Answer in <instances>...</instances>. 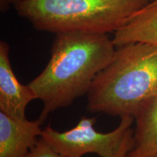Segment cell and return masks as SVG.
Wrapping results in <instances>:
<instances>
[{"label": "cell", "instance_id": "7a4b0ae2", "mask_svg": "<svg viewBox=\"0 0 157 157\" xmlns=\"http://www.w3.org/2000/svg\"><path fill=\"white\" fill-rule=\"evenodd\" d=\"M87 95L91 112L134 117L157 95V44L133 42L117 47Z\"/></svg>", "mask_w": 157, "mask_h": 157}, {"label": "cell", "instance_id": "5b68a950", "mask_svg": "<svg viewBox=\"0 0 157 157\" xmlns=\"http://www.w3.org/2000/svg\"><path fill=\"white\" fill-rule=\"evenodd\" d=\"M37 99L29 84L18 81L12 68L10 47L0 42V111L17 119H25V110L30 102Z\"/></svg>", "mask_w": 157, "mask_h": 157}, {"label": "cell", "instance_id": "52a82bcc", "mask_svg": "<svg viewBox=\"0 0 157 157\" xmlns=\"http://www.w3.org/2000/svg\"><path fill=\"white\" fill-rule=\"evenodd\" d=\"M133 117L134 144L127 157H147L157 151V95L143 104Z\"/></svg>", "mask_w": 157, "mask_h": 157}, {"label": "cell", "instance_id": "8fae6325", "mask_svg": "<svg viewBox=\"0 0 157 157\" xmlns=\"http://www.w3.org/2000/svg\"><path fill=\"white\" fill-rule=\"evenodd\" d=\"M22 0H0V10L2 13H5L12 6L15 7Z\"/></svg>", "mask_w": 157, "mask_h": 157}, {"label": "cell", "instance_id": "30bf717a", "mask_svg": "<svg viewBox=\"0 0 157 157\" xmlns=\"http://www.w3.org/2000/svg\"><path fill=\"white\" fill-rule=\"evenodd\" d=\"M133 133L134 130L131 127L124 137L120 148L114 157H127L129 152L132 149L134 141H133Z\"/></svg>", "mask_w": 157, "mask_h": 157}, {"label": "cell", "instance_id": "6da1fadb", "mask_svg": "<svg viewBox=\"0 0 157 157\" xmlns=\"http://www.w3.org/2000/svg\"><path fill=\"white\" fill-rule=\"evenodd\" d=\"M116 49L108 34H56L46 67L29 83L42 103L39 120L44 122L50 113L87 94L98 74L112 60Z\"/></svg>", "mask_w": 157, "mask_h": 157}, {"label": "cell", "instance_id": "4fadbf2b", "mask_svg": "<svg viewBox=\"0 0 157 157\" xmlns=\"http://www.w3.org/2000/svg\"><path fill=\"white\" fill-rule=\"evenodd\" d=\"M150 4H151V5H156V4H157V0H153V1Z\"/></svg>", "mask_w": 157, "mask_h": 157}, {"label": "cell", "instance_id": "7c38bea8", "mask_svg": "<svg viewBox=\"0 0 157 157\" xmlns=\"http://www.w3.org/2000/svg\"><path fill=\"white\" fill-rule=\"evenodd\" d=\"M147 157H157V151L155 153H154V154L149 155V156H147Z\"/></svg>", "mask_w": 157, "mask_h": 157}, {"label": "cell", "instance_id": "8992f818", "mask_svg": "<svg viewBox=\"0 0 157 157\" xmlns=\"http://www.w3.org/2000/svg\"><path fill=\"white\" fill-rule=\"evenodd\" d=\"M42 121L17 119L0 112V157H25L41 137Z\"/></svg>", "mask_w": 157, "mask_h": 157}, {"label": "cell", "instance_id": "277c9868", "mask_svg": "<svg viewBox=\"0 0 157 157\" xmlns=\"http://www.w3.org/2000/svg\"><path fill=\"white\" fill-rule=\"evenodd\" d=\"M134 121L133 117H122L117 128L103 133L94 127L95 117H83L74 128L65 132H58L48 125L43 129L40 137L66 157H82L88 154H97L99 157H114Z\"/></svg>", "mask_w": 157, "mask_h": 157}, {"label": "cell", "instance_id": "3957f363", "mask_svg": "<svg viewBox=\"0 0 157 157\" xmlns=\"http://www.w3.org/2000/svg\"><path fill=\"white\" fill-rule=\"evenodd\" d=\"M153 0H22L17 13L45 32L115 33Z\"/></svg>", "mask_w": 157, "mask_h": 157}, {"label": "cell", "instance_id": "ba28073f", "mask_svg": "<svg viewBox=\"0 0 157 157\" xmlns=\"http://www.w3.org/2000/svg\"><path fill=\"white\" fill-rule=\"evenodd\" d=\"M113 34L117 47L133 42L157 44V4L137 12Z\"/></svg>", "mask_w": 157, "mask_h": 157}, {"label": "cell", "instance_id": "9c48e42d", "mask_svg": "<svg viewBox=\"0 0 157 157\" xmlns=\"http://www.w3.org/2000/svg\"><path fill=\"white\" fill-rule=\"evenodd\" d=\"M25 157H66L55 151L40 137Z\"/></svg>", "mask_w": 157, "mask_h": 157}]
</instances>
